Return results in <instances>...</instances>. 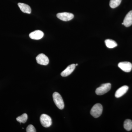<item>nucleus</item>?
<instances>
[{
	"label": "nucleus",
	"mask_w": 132,
	"mask_h": 132,
	"mask_svg": "<svg viewBox=\"0 0 132 132\" xmlns=\"http://www.w3.org/2000/svg\"><path fill=\"white\" fill-rule=\"evenodd\" d=\"M123 25L127 27H130L132 25V10L128 13L123 21Z\"/></svg>",
	"instance_id": "obj_10"
},
{
	"label": "nucleus",
	"mask_w": 132,
	"mask_h": 132,
	"mask_svg": "<svg viewBox=\"0 0 132 132\" xmlns=\"http://www.w3.org/2000/svg\"><path fill=\"white\" fill-rule=\"evenodd\" d=\"M40 121L43 126L45 127H49L52 125V119L49 116L45 114L41 115Z\"/></svg>",
	"instance_id": "obj_4"
},
{
	"label": "nucleus",
	"mask_w": 132,
	"mask_h": 132,
	"mask_svg": "<svg viewBox=\"0 0 132 132\" xmlns=\"http://www.w3.org/2000/svg\"><path fill=\"white\" fill-rule=\"evenodd\" d=\"M103 107L102 105L101 104H95L91 109L90 114L93 117L97 118L101 115Z\"/></svg>",
	"instance_id": "obj_2"
},
{
	"label": "nucleus",
	"mask_w": 132,
	"mask_h": 132,
	"mask_svg": "<svg viewBox=\"0 0 132 132\" xmlns=\"http://www.w3.org/2000/svg\"><path fill=\"white\" fill-rule=\"evenodd\" d=\"M53 99L55 104L58 108L62 110L64 108V103L61 95L59 93L55 92L53 95Z\"/></svg>",
	"instance_id": "obj_1"
},
{
	"label": "nucleus",
	"mask_w": 132,
	"mask_h": 132,
	"mask_svg": "<svg viewBox=\"0 0 132 132\" xmlns=\"http://www.w3.org/2000/svg\"><path fill=\"white\" fill-rule=\"evenodd\" d=\"M76 65V66H78V64H75Z\"/></svg>",
	"instance_id": "obj_18"
},
{
	"label": "nucleus",
	"mask_w": 132,
	"mask_h": 132,
	"mask_svg": "<svg viewBox=\"0 0 132 132\" xmlns=\"http://www.w3.org/2000/svg\"><path fill=\"white\" fill-rule=\"evenodd\" d=\"M76 65L75 64H72L68 66L66 69L61 73V76L62 77H67L70 74L74 71L75 69Z\"/></svg>",
	"instance_id": "obj_9"
},
{
	"label": "nucleus",
	"mask_w": 132,
	"mask_h": 132,
	"mask_svg": "<svg viewBox=\"0 0 132 132\" xmlns=\"http://www.w3.org/2000/svg\"><path fill=\"white\" fill-rule=\"evenodd\" d=\"M28 119V115L26 113H24L22 115L17 117L16 120L20 123H26Z\"/></svg>",
	"instance_id": "obj_15"
},
{
	"label": "nucleus",
	"mask_w": 132,
	"mask_h": 132,
	"mask_svg": "<svg viewBox=\"0 0 132 132\" xmlns=\"http://www.w3.org/2000/svg\"><path fill=\"white\" fill-rule=\"evenodd\" d=\"M36 60L38 64L43 65H47L49 63V59L44 54H40L36 57Z\"/></svg>",
	"instance_id": "obj_6"
},
{
	"label": "nucleus",
	"mask_w": 132,
	"mask_h": 132,
	"mask_svg": "<svg viewBox=\"0 0 132 132\" xmlns=\"http://www.w3.org/2000/svg\"><path fill=\"white\" fill-rule=\"evenodd\" d=\"M44 36V33L40 30H36L32 32L29 35L30 38L34 40H39Z\"/></svg>",
	"instance_id": "obj_8"
},
{
	"label": "nucleus",
	"mask_w": 132,
	"mask_h": 132,
	"mask_svg": "<svg viewBox=\"0 0 132 132\" xmlns=\"http://www.w3.org/2000/svg\"><path fill=\"white\" fill-rule=\"evenodd\" d=\"M128 87L127 86H124L120 88L116 92L115 96L116 98H119L122 97L127 92Z\"/></svg>",
	"instance_id": "obj_11"
},
{
	"label": "nucleus",
	"mask_w": 132,
	"mask_h": 132,
	"mask_svg": "<svg viewBox=\"0 0 132 132\" xmlns=\"http://www.w3.org/2000/svg\"><path fill=\"white\" fill-rule=\"evenodd\" d=\"M27 132H36V131L35 128L32 125H30L28 126L26 129Z\"/></svg>",
	"instance_id": "obj_17"
},
{
	"label": "nucleus",
	"mask_w": 132,
	"mask_h": 132,
	"mask_svg": "<svg viewBox=\"0 0 132 132\" xmlns=\"http://www.w3.org/2000/svg\"><path fill=\"white\" fill-rule=\"evenodd\" d=\"M105 43L107 47L110 48H113L118 46V44L115 41L110 39L106 40Z\"/></svg>",
	"instance_id": "obj_13"
},
{
	"label": "nucleus",
	"mask_w": 132,
	"mask_h": 132,
	"mask_svg": "<svg viewBox=\"0 0 132 132\" xmlns=\"http://www.w3.org/2000/svg\"><path fill=\"white\" fill-rule=\"evenodd\" d=\"M122 0H110L109 3L110 6L112 8L114 9L119 6Z\"/></svg>",
	"instance_id": "obj_16"
},
{
	"label": "nucleus",
	"mask_w": 132,
	"mask_h": 132,
	"mask_svg": "<svg viewBox=\"0 0 132 132\" xmlns=\"http://www.w3.org/2000/svg\"><path fill=\"white\" fill-rule=\"evenodd\" d=\"M18 5L22 12L23 13L27 14L31 13V9L29 5L21 3H18Z\"/></svg>",
	"instance_id": "obj_12"
},
{
	"label": "nucleus",
	"mask_w": 132,
	"mask_h": 132,
	"mask_svg": "<svg viewBox=\"0 0 132 132\" xmlns=\"http://www.w3.org/2000/svg\"><path fill=\"white\" fill-rule=\"evenodd\" d=\"M124 128L128 131H130L132 129V121L131 120L126 119L124 123Z\"/></svg>",
	"instance_id": "obj_14"
},
{
	"label": "nucleus",
	"mask_w": 132,
	"mask_h": 132,
	"mask_svg": "<svg viewBox=\"0 0 132 132\" xmlns=\"http://www.w3.org/2000/svg\"><path fill=\"white\" fill-rule=\"evenodd\" d=\"M57 16L58 19L64 21H68L73 19L74 15L71 13L63 12L57 14Z\"/></svg>",
	"instance_id": "obj_5"
},
{
	"label": "nucleus",
	"mask_w": 132,
	"mask_h": 132,
	"mask_svg": "<svg viewBox=\"0 0 132 132\" xmlns=\"http://www.w3.org/2000/svg\"><path fill=\"white\" fill-rule=\"evenodd\" d=\"M111 83H107L102 85L100 87H98L95 91V93L98 95H101L106 93L111 90Z\"/></svg>",
	"instance_id": "obj_3"
},
{
	"label": "nucleus",
	"mask_w": 132,
	"mask_h": 132,
	"mask_svg": "<svg viewBox=\"0 0 132 132\" xmlns=\"http://www.w3.org/2000/svg\"><path fill=\"white\" fill-rule=\"evenodd\" d=\"M118 67L124 72H129L131 71L132 64L129 62H122L119 63Z\"/></svg>",
	"instance_id": "obj_7"
}]
</instances>
